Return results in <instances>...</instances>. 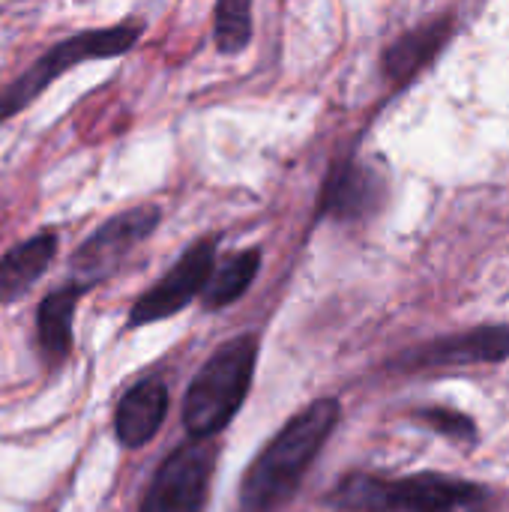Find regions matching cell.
<instances>
[{"label": "cell", "instance_id": "30bf717a", "mask_svg": "<svg viewBox=\"0 0 509 512\" xmlns=\"http://www.w3.org/2000/svg\"><path fill=\"white\" fill-rule=\"evenodd\" d=\"M453 27H456L453 15H441L435 21H426V24L402 33L387 48V54H384V72H387V78L396 81V84L411 81L420 69H426L441 54V48L453 36Z\"/></svg>", "mask_w": 509, "mask_h": 512}, {"label": "cell", "instance_id": "4fadbf2b", "mask_svg": "<svg viewBox=\"0 0 509 512\" xmlns=\"http://www.w3.org/2000/svg\"><path fill=\"white\" fill-rule=\"evenodd\" d=\"M87 291L84 282H75V285H63L60 291L48 294L39 306V348L45 354L48 363H60L69 348H72V315H75V306L81 300V294Z\"/></svg>", "mask_w": 509, "mask_h": 512}, {"label": "cell", "instance_id": "ba28073f", "mask_svg": "<svg viewBox=\"0 0 509 512\" xmlns=\"http://www.w3.org/2000/svg\"><path fill=\"white\" fill-rule=\"evenodd\" d=\"M156 225H159V210L156 207H135V210H126V213L108 219L75 252V258H72L75 273L84 276V285L108 276L132 246H138L141 240H147L153 234Z\"/></svg>", "mask_w": 509, "mask_h": 512}, {"label": "cell", "instance_id": "7c38bea8", "mask_svg": "<svg viewBox=\"0 0 509 512\" xmlns=\"http://www.w3.org/2000/svg\"><path fill=\"white\" fill-rule=\"evenodd\" d=\"M57 255V237L39 234L33 240H24L21 246L9 249L0 258V303L18 300L54 261Z\"/></svg>", "mask_w": 509, "mask_h": 512}, {"label": "cell", "instance_id": "7a4b0ae2", "mask_svg": "<svg viewBox=\"0 0 509 512\" xmlns=\"http://www.w3.org/2000/svg\"><path fill=\"white\" fill-rule=\"evenodd\" d=\"M330 504L345 512H495L486 486L444 474H411L402 480L354 474L339 483Z\"/></svg>", "mask_w": 509, "mask_h": 512}, {"label": "cell", "instance_id": "2e32d148", "mask_svg": "<svg viewBox=\"0 0 509 512\" xmlns=\"http://www.w3.org/2000/svg\"><path fill=\"white\" fill-rule=\"evenodd\" d=\"M417 420L432 426L438 435H447L450 441H459V444H477V423L462 414V411H453V408H426V411H417Z\"/></svg>", "mask_w": 509, "mask_h": 512}, {"label": "cell", "instance_id": "9a60e30c", "mask_svg": "<svg viewBox=\"0 0 509 512\" xmlns=\"http://www.w3.org/2000/svg\"><path fill=\"white\" fill-rule=\"evenodd\" d=\"M252 39V9L243 0H225L216 6V45L225 54H237Z\"/></svg>", "mask_w": 509, "mask_h": 512}, {"label": "cell", "instance_id": "9c48e42d", "mask_svg": "<svg viewBox=\"0 0 509 512\" xmlns=\"http://www.w3.org/2000/svg\"><path fill=\"white\" fill-rule=\"evenodd\" d=\"M384 195L387 183L381 171L366 162H342L324 186L321 210L342 222H360L381 210Z\"/></svg>", "mask_w": 509, "mask_h": 512}, {"label": "cell", "instance_id": "8992f818", "mask_svg": "<svg viewBox=\"0 0 509 512\" xmlns=\"http://www.w3.org/2000/svg\"><path fill=\"white\" fill-rule=\"evenodd\" d=\"M213 258H216V246L213 240H201L195 246H189L180 261L153 285V291H147L135 306H132V324H156L162 318L177 315L183 306H189L195 300V294L204 291L210 273H213Z\"/></svg>", "mask_w": 509, "mask_h": 512}, {"label": "cell", "instance_id": "6da1fadb", "mask_svg": "<svg viewBox=\"0 0 509 512\" xmlns=\"http://www.w3.org/2000/svg\"><path fill=\"white\" fill-rule=\"evenodd\" d=\"M342 408L336 399H318L303 408L261 450L240 486V512H279L300 489L306 471L330 441Z\"/></svg>", "mask_w": 509, "mask_h": 512}, {"label": "cell", "instance_id": "277c9868", "mask_svg": "<svg viewBox=\"0 0 509 512\" xmlns=\"http://www.w3.org/2000/svg\"><path fill=\"white\" fill-rule=\"evenodd\" d=\"M138 36H141V24H117L108 30H84V33L69 36L66 42L48 48L15 84H9L0 93V120L12 117L27 102H33L69 66L84 63V60H102V57L126 54L138 42Z\"/></svg>", "mask_w": 509, "mask_h": 512}, {"label": "cell", "instance_id": "5b68a950", "mask_svg": "<svg viewBox=\"0 0 509 512\" xmlns=\"http://www.w3.org/2000/svg\"><path fill=\"white\" fill-rule=\"evenodd\" d=\"M216 468L213 441H186L156 471L141 512H201Z\"/></svg>", "mask_w": 509, "mask_h": 512}, {"label": "cell", "instance_id": "52a82bcc", "mask_svg": "<svg viewBox=\"0 0 509 512\" xmlns=\"http://www.w3.org/2000/svg\"><path fill=\"white\" fill-rule=\"evenodd\" d=\"M509 360V324H483L465 333L441 336L399 357V369H456Z\"/></svg>", "mask_w": 509, "mask_h": 512}, {"label": "cell", "instance_id": "8fae6325", "mask_svg": "<svg viewBox=\"0 0 509 512\" xmlns=\"http://www.w3.org/2000/svg\"><path fill=\"white\" fill-rule=\"evenodd\" d=\"M165 414H168L165 384L141 381L120 399L117 414H114V432H117L120 444H126L129 450H138L147 441H153V435L165 423Z\"/></svg>", "mask_w": 509, "mask_h": 512}, {"label": "cell", "instance_id": "5bb4252c", "mask_svg": "<svg viewBox=\"0 0 509 512\" xmlns=\"http://www.w3.org/2000/svg\"><path fill=\"white\" fill-rule=\"evenodd\" d=\"M258 267H261L258 249H246V252H237L234 258H228L216 273H210V279L204 285V306L222 309V306L240 300L246 294V288L252 285V279L258 276Z\"/></svg>", "mask_w": 509, "mask_h": 512}, {"label": "cell", "instance_id": "3957f363", "mask_svg": "<svg viewBox=\"0 0 509 512\" xmlns=\"http://www.w3.org/2000/svg\"><path fill=\"white\" fill-rule=\"evenodd\" d=\"M255 360V336H234L198 369L183 399V426L195 441H213L237 417L255 375Z\"/></svg>", "mask_w": 509, "mask_h": 512}]
</instances>
